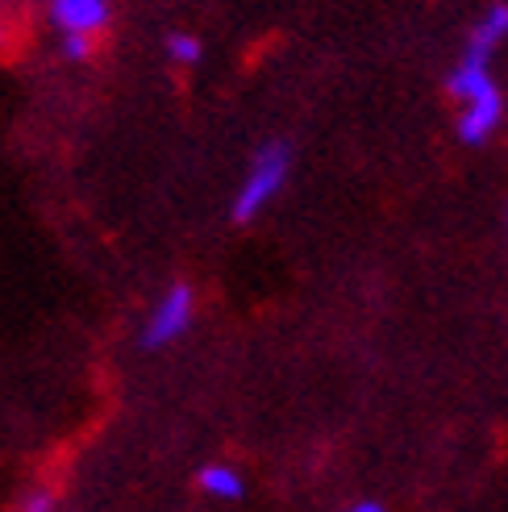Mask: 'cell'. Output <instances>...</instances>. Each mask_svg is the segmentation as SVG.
<instances>
[{
    "label": "cell",
    "mask_w": 508,
    "mask_h": 512,
    "mask_svg": "<svg viewBox=\"0 0 508 512\" xmlns=\"http://www.w3.org/2000/svg\"><path fill=\"white\" fill-rule=\"evenodd\" d=\"M46 13H50V25L63 34V55L75 63L92 59V50L100 46L113 21L109 0H46Z\"/></svg>",
    "instance_id": "cell-1"
},
{
    "label": "cell",
    "mask_w": 508,
    "mask_h": 512,
    "mask_svg": "<svg viewBox=\"0 0 508 512\" xmlns=\"http://www.w3.org/2000/svg\"><path fill=\"white\" fill-rule=\"evenodd\" d=\"M288 171H292V150H288V142H267L259 155H254V163H250V171H246V179H242V188H238V196H234V221H254L259 217L267 204L284 192V184H288Z\"/></svg>",
    "instance_id": "cell-2"
},
{
    "label": "cell",
    "mask_w": 508,
    "mask_h": 512,
    "mask_svg": "<svg viewBox=\"0 0 508 512\" xmlns=\"http://www.w3.org/2000/svg\"><path fill=\"white\" fill-rule=\"evenodd\" d=\"M192 317H196V292H192L188 284H171V288L159 296L155 309H150V317H146L142 346H146V350H163V346H171V342H180V338L188 334Z\"/></svg>",
    "instance_id": "cell-3"
},
{
    "label": "cell",
    "mask_w": 508,
    "mask_h": 512,
    "mask_svg": "<svg viewBox=\"0 0 508 512\" xmlns=\"http://www.w3.org/2000/svg\"><path fill=\"white\" fill-rule=\"evenodd\" d=\"M492 88H500L496 80H492V50H479V46H463V55H459V63L450 67V75H446V92L459 100V105H471V100H479V96H488Z\"/></svg>",
    "instance_id": "cell-4"
},
{
    "label": "cell",
    "mask_w": 508,
    "mask_h": 512,
    "mask_svg": "<svg viewBox=\"0 0 508 512\" xmlns=\"http://www.w3.org/2000/svg\"><path fill=\"white\" fill-rule=\"evenodd\" d=\"M500 121H504V92L492 88L488 96H479V100H471V105H463L459 134H463V142L479 146V142H488L500 130Z\"/></svg>",
    "instance_id": "cell-5"
},
{
    "label": "cell",
    "mask_w": 508,
    "mask_h": 512,
    "mask_svg": "<svg viewBox=\"0 0 508 512\" xmlns=\"http://www.w3.org/2000/svg\"><path fill=\"white\" fill-rule=\"evenodd\" d=\"M196 483H200V492L213 496V500H238V496L246 492L242 475H238L234 467H225V463H209V467H200Z\"/></svg>",
    "instance_id": "cell-6"
},
{
    "label": "cell",
    "mask_w": 508,
    "mask_h": 512,
    "mask_svg": "<svg viewBox=\"0 0 508 512\" xmlns=\"http://www.w3.org/2000/svg\"><path fill=\"white\" fill-rule=\"evenodd\" d=\"M508 38V0H500V5H492L484 17L475 21V30H471V46H479V50H492L496 55V46Z\"/></svg>",
    "instance_id": "cell-7"
},
{
    "label": "cell",
    "mask_w": 508,
    "mask_h": 512,
    "mask_svg": "<svg viewBox=\"0 0 508 512\" xmlns=\"http://www.w3.org/2000/svg\"><path fill=\"white\" fill-rule=\"evenodd\" d=\"M167 55L180 67H196L200 55H205V46H200V38H192V34H167Z\"/></svg>",
    "instance_id": "cell-8"
},
{
    "label": "cell",
    "mask_w": 508,
    "mask_h": 512,
    "mask_svg": "<svg viewBox=\"0 0 508 512\" xmlns=\"http://www.w3.org/2000/svg\"><path fill=\"white\" fill-rule=\"evenodd\" d=\"M17 512H55V500H50L46 492H34V496L25 500V504H21Z\"/></svg>",
    "instance_id": "cell-9"
},
{
    "label": "cell",
    "mask_w": 508,
    "mask_h": 512,
    "mask_svg": "<svg viewBox=\"0 0 508 512\" xmlns=\"http://www.w3.org/2000/svg\"><path fill=\"white\" fill-rule=\"evenodd\" d=\"M346 512H384V504H375V500H359V504H350Z\"/></svg>",
    "instance_id": "cell-10"
},
{
    "label": "cell",
    "mask_w": 508,
    "mask_h": 512,
    "mask_svg": "<svg viewBox=\"0 0 508 512\" xmlns=\"http://www.w3.org/2000/svg\"><path fill=\"white\" fill-rule=\"evenodd\" d=\"M504 225H508V209H504Z\"/></svg>",
    "instance_id": "cell-11"
}]
</instances>
